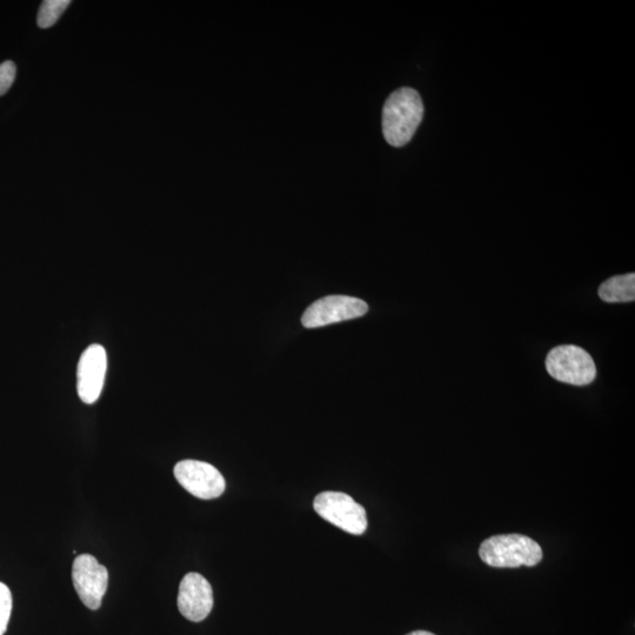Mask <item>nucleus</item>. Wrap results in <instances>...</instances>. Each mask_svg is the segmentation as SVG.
Here are the masks:
<instances>
[{
	"label": "nucleus",
	"mask_w": 635,
	"mask_h": 635,
	"mask_svg": "<svg viewBox=\"0 0 635 635\" xmlns=\"http://www.w3.org/2000/svg\"><path fill=\"white\" fill-rule=\"evenodd\" d=\"M424 116L419 93L410 88L394 91L383 110V133L386 142L401 147L410 142Z\"/></svg>",
	"instance_id": "nucleus-1"
},
{
	"label": "nucleus",
	"mask_w": 635,
	"mask_h": 635,
	"mask_svg": "<svg viewBox=\"0 0 635 635\" xmlns=\"http://www.w3.org/2000/svg\"><path fill=\"white\" fill-rule=\"evenodd\" d=\"M486 565L497 568L537 566L543 560V550L537 541L523 534H500L486 539L479 548Z\"/></svg>",
	"instance_id": "nucleus-2"
},
{
	"label": "nucleus",
	"mask_w": 635,
	"mask_h": 635,
	"mask_svg": "<svg viewBox=\"0 0 635 635\" xmlns=\"http://www.w3.org/2000/svg\"><path fill=\"white\" fill-rule=\"evenodd\" d=\"M546 370L560 383L590 385L596 380L597 367L591 354L576 345L554 347L546 358Z\"/></svg>",
	"instance_id": "nucleus-3"
},
{
	"label": "nucleus",
	"mask_w": 635,
	"mask_h": 635,
	"mask_svg": "<svg viewBox=\"0 0 635 635\" xmlns=\"http://www.w3.org/2000/svg\"><path fill=\"white\" fill-rule=\"evenodd\" d=\"M313 507L320 517L353 536H362L367 530L365 508L345 493H320Z\"/></svg>",
	"instance_id": "nucleus-4"
},
{
	"label": "nucleus",
	"mask_w": 635,
	"mask_h": 635,
	"mask_svg": "<svg viewBox=\"0 0 635 635\" xmlns=\"http://www.w3.org/2000/svg\"><path fill=\"white\" fill-rule=\"evenodd\" d=\"M369 305L364 300L347 296H329L307 307L302 324L306 329H317L365 316Z\"/></svg>",
	"instance_id": "nucleus-5"
},
{
	"label": "nucleus",
	"mask_w": 635,
	"mask_h": 635,
	"mask_svg": "<svg viewBox=\"0 0 635 635\" xmlns=\"http://www.w3.org/2000/svg\"><path fill=\"white\" fill-rule=\"evenodd\" d=\"M73 586L83 604L92 611L102 606L109 585V572L91 554H80L72 567Z\"/></svg>",
	"instance_id": "nucleus-6"
},
{
	"label": "nucleus",
	"mask_w": 635,
	"mask_h": 635,
	"mask_svg": "<svg viewBox=\"0 0 635 635\" xmlns=\"http://www.w3.org/2000/svg\"><path fill=\"white\" fill-rule=\"evenodd\" d=\"M173 472L178 483L196 498L216 499L225 492L226 483L222 473L204 461H179Z\"/></svg>",
	"instance_id": "nucleus-7"
},
{
	"label": "nucleus",
	"mask_w": 635,
	"mask_h": 635,
	"mask_svg": "<svg viewBox=\"0 0 635 635\" xmlns=\"http://www.w3.org/2000/svg\"><path fill=\"white\" fill-rule=\"evenodd\" d=\"M108 356L102 345L93 344L88 347L79 359L77 370L78 396L85 404H95L102 394Z\"/></svg>",
	"instance_id": "nucleus-8"
},
{
	"label": "nucleus",
	"mask_w": 635,
	"mask_h": 635,
	"mask_svg": "<svg viewBox=\"0 0 635 635\" xmlns=\"http://www.w3.org/2000/svg\"><path fill=\"white\" fill-rule=\"evenodd\" d=\"M178 608L182 616L193 623L209 617L213 608V591L202 574H186L179 586Z\"/></svg>",
	"instance_id": "nucleus-9"
},
{
	"label": "nucleus",
	"mask_w": 635,
	"mask_h": 635,
	"mask_svg": "<svg viewBox=\"0 0 635 635\" xmlns=\"http://www.w3.org/2000/svg\"><path fill=\"white\" fill-rule=\"evenodd\" d=\"M599 297L605 303H631L635 299V274L628 273L607 279L599 287Z\"/></svg>",
	"instance_id": "nucleus-10"
},
{
	"label": "nucleus",
	"mask_w": 635,
	"mask_h": 635,
	"mask_svg": "<svg viewBox=\"0 0 635 635\" xmlns=\"http://www.w3.org/2000/svg\"><path fill=\"white\" fill-rule=\"evenodd\" d=\"M70 4V0H45L38 12L37 23L39 28L49 29L55 25Z\"/></svg>",
	"instance_id": "nucleus-11"
},
{
	"label": "nucleus",
	"mask_w": 635,
	"mask_h": 635,
	"mask_svg": "<svg viewBox=\"0 0 635 635\" xmlns=\"http://www.w3.org/2000/svg\"><path fill=\"white\" fill-rule=\"evenodd\" d=\"M12 612V594L10 588L0 583V635L8 630Z\"/></svg>",
	"instance_id": "nucleus-12"
},
{
	"label": "nucleus",
	"mask_w": 635,
	"mask_h": 635,
	"mask_svg": "<svg viewBox=\"0 0 635 635\" xmlns=\"http://www.w3.org/2000/svg\"><path fill=\"white\" fill-rule=\"evenodd\" d=\"M16 73V65L11 60L0 64V97L11 89L15 83Z\"/></svg>",
	"instance_id": "nucleus-13"
},
{
	"label": "nucleus",
	"mask_w": 635,
	"mask_h": 635,
	"mask_svg": "<svg viewBox=\"0 0 635 635\" xmlns=\"http://www.w3.org/2000/svg\"><path fill=\"white\" fill-rule=\"evenodd\" d=\"M407 635H436V634H433V633L427 632V631H414V632H412L410 634H407Z\"/></svg>",
	"instance_id": "nucleus-14"
}]
</instances>
